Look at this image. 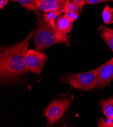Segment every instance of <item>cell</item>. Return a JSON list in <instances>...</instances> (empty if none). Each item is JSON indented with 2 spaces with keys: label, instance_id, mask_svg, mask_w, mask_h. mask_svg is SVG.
I'll list each match as a JSON object with an SVG mask.
<instances>
[{
  "label": "cell",
  "instance_id": "8",
  "mask_svg": "<svg viewBox=\"0 0 113 127\" xmlns=\"http://www.w3.org/2000/svg\"><path fill=\"white\" fill-rule=\"evenodd\" d=\"M57 31L64 34L70 33L73 29V22L64 16L58 17L55 21Z\"/></svg>",
  "mask_w": 113,
  "mask_h": 127
},
{
  "label": "cell",
  "instance_id": "18",
  "mask_svg": "<svg viewBox=\"0 0 113 127\" xmlns=\"http://www.w3.org/2000/svg\"><path fill=\"white\" fill-rule=\"evenodd\" d=\"M73 1L79 6L80 9H82L83 6L86 4L85 0H73Z\"/></svg>",
  "mask_w": 113,
  "mask_h": 127
},
{
  "label": "cell",
  "instance_id": "12",
  "mask_svg": "<svg viewBox=\"0 0 113 127\" xmlns=\"http://www.w3.org/2000/svg\"><path fill=\"white\" fill-rule=\"evenodd\" d=\"M17 2L22 7L30 11L38 9V0H13Z\"/></svg>",
  "mask_w": 113,
  "mask_h": 127
},
{
  "label": "cell",
  "instance_id": "16",
  "mask_svg": "<svg viewBox=\"0 0 113 127\" xmlns=\"http://www.w3.org/2000/svg\"><path fill=\"white\" fill-rule=\"evenodd\" d=\"M80 14V12L69 11L65 13L64 16L68 19L70 21L73 22L78 19V17Z\"/></svg>",
  "mask_w": 113,
  "mask_h": 127
},
{
  "label": "cell",
  "instance_id": "1",
  "mask_svg": "<svg viewBox=\"0 0 113 127\" xmlns=\"http://www.w3.org/2000/svg\"><path fill=\"white\" fill-rule=\"evenodd\" d=\"M33 31L23 41L1 50L0 55V77L3 81H9L29 72L26 63L28 41Z\"/></svg>",
  "mask_w": 113,
  "mask_h": 127
},
{
  "label": "cell",
  "instance_id": "14",
  "mask_svg": "<svg viewBox=\"0 0 113 127\" xmlns=\"http://www.w3.org/2000/svg\"><path fill=\"white\" fill-rule=\"evenodd\" d=\"M80 8L74 1L71 0H66L64 9V12L66 13L69 11L80 12Z\"/></svg>",
  "mask_w": 113,
  "mask_h": 127
},
{
  "label": "cell",
  "instance_id": "13",
  "mask_svg": "<svg viewBox=\"0 0 113 127\" xmlns=\"http://www.w3.org/2000/svg\"><path fill=\"white\" fill-rule=\"evenodd\" d=\"M103 18L105 24L113 23V8L107 5L103 12Z\"/></svg>",
  "mask_w": 113,
  "mask_h": 127
},
{
  "label": "cell",
  "instance_id": "9",
  "mask_svg": "<svg viewBox=\"0 0 113 127\" xmlns=\"http://www.w3.org/2000/svg\"><path fill=\"white\" fill-rule=\"evenodd\" d=\"M99 30L101 31L100 35L103 39L113 52V30L105 26L101 27Z\"/></svg>",
  "mask_w": 113,
  "mask_h": 127
},
{
  "label": "cell",
  "instance_id": "20",
  "mask_svg": "<svg viewBox=\"0 0 113 127\" xmlns=\"http://www.w3.org/2000/svg\"><path fill=\"white\" fill-rule=\"evenodd\" d=\"M59 1H65V0H59Z\"/></svg>",
  "mask_w": 113,
  "mask_h": 127
},
{
  "label": "cell",
  "instance_id": "17",
  "mask_svg": "<svg viewBox=\"0 0 113 127\" xmlns=\"http://www.w3.org/2000/svg\"><path fill=\"white\" fill-rule=\"evenodd\" d=\"M110 0H85L86 4H95L100 3L107 2Z\"/></svg>",
  "mask_w": 113,
  "mask_h": 127
},
{
  "label": "cell",
  "instance_id": "21",
  "mask_svg": "<svg viewBox=\"0 0 113 127\" xmlns=\"http://www.w3.org/2000/svg\"><path fill=\"white\" fill-rule=\"evenodd\" d=\"M110 1H113V0H110Z\"/></svg>",
  "mask_w": 113,
  "mask_h": 127
},
{
  "label": "cell",
  "instance_id": "4",
  "mask_svg": "<svg viewBox=\"0 0 113 127\" xmlns=\"http://www.w3.org/2000/svg\"><path fill=\"white\" fill-rule=\"evenodd\" d=\"M71 103L70 99L56 100L50 103L44 113L47 118V126H52L57 123L69 108Z\"/></svg>",
  "mask_w": 113,
  "mask_h": 127
},
{
  "label": "cell",
  "instance_id": "6",
  "mask_svg": "<svg viewBox=\"0 0 113 127\" xmlns=\"http://www.w3.org/2000/svg\"><path fill=\"white\" fill-rule=\"evenodd\" d=\"M97 69V88L104 87L113 81V57Z\"/></svg>",
  "mask_w": 113,
  "mask_h": 127
},
{
  "label": "cell",
  "instance_id": "3",
  "mask_svg": "<svg viewBox=\"0 0 113 127\" xmlns=\"http://www.w3.org/2000/svg\"><path fill=\"white\" fill-rule=\"evenodd\" d=\"M97 69L82 73L73 74L68 81L73 87L81 90H90L96 87Z\"/></svg>",
  "mask_w": 113,
  "mask_h": 127
},
{
  "label": "cell",
  "instance_id": "2",
  "mask_svg": "<svg viewBox=\"0 0 113 127\" xmlns=\"http://www.w3.org/2000/svg\"><path fill=\"white\" fill-rule=\"evenodd\" d=\"M37 26L34 35L35 49L38 51H42L47 48L57 44L70 42L67 34H64L55 31L45 21L43 15L37 11L36 12Z\"/></svg>",
  "mask_w": 113,
  "mask_h": 127
},
{
  "label": "cell",
  "instance_id": "10",
  "mask_svg": "<svg viewBox=\"0 0 113 127\" xmlns=\"http://www.w3.org/2000/svg\"><path fill=\"white\" fill-rule=\"evenodd\" d=\"M99 104L105 116L107 118L113 119V98L102 100Z\"/></svg>",
  "mask_w": 113,
  "mask_h": 127
},
{
  "label": "cell",
  "instance_id": "5",
  "mask_svg": "<svg viewBox=\"0 0 113 127\" xmlns=\"http://www.w3.org/2000/svg\"><path fill=\"white\" fill-rule=\"evenodd\" d=\"M47 58L45 54L36 50H28L26 57V63L28 71L40 74Z\"/></svg>",
  "mask_w": 113,
  "mask_h": 127
},
{
  "label": "cell",
  "instance_id": "11",
  "mask_svg": "<svg viewBox=\"0 0 113 127\" xmlns=\"http://www.w3.org/2000/svg\"><path fill=\"white\" fill-rule=\"evenodd\" d=\"M62 13L59 11H50L44 13L43 16L46 23L52 29L56 31H58L56 27L55 21L56 18L59 16Z\"/></svg>",
  "mask_w": 113,
  "mask_h": 127
},
{
  "label": "cell",
  "instance_id": "15",
  "mask_svg": "<svg viewBox=\"0 0 113 127\" xmlns=\"http://www.w3.org/2000/svg\"><path fill=\"white\" fill-rule=\"evenodd\" d=\"M98 127H113V119L108 118L105 120L104 118L100 119L98 123Z\"/></svg>",
  "mask_w": 113,
  "mask_h": 127
},
{
  "label": "cell",
  "instance_id": "19",
  "mask_svg": "<svg viewBox=\"0 0 113 127\" xmlns=\"http://www.w3.org/2000/svg\"><path fill=\"white\" fill-rule=\"evenodd\" d=\"M10 1H13V0H0V8L3 9Z\"/></svg>",
  "mask_w": 113,
  "mask_h": 127
},
{
  "label": "cell",
  "instance_id": "7",
  "mask_svg": "<svg viewBox=\"0 0 113 127\" xmlns=\"http://www.w3.org/2000/svg\"><path fill=\"white\" fill-rule=\"evenodd\" d=\"M66 1L59 0H38V9L44 13L50 11L64 12Z\"/></svg>",
  "mask_w": 113,
  "mask_h": 127
}]
</instances>
